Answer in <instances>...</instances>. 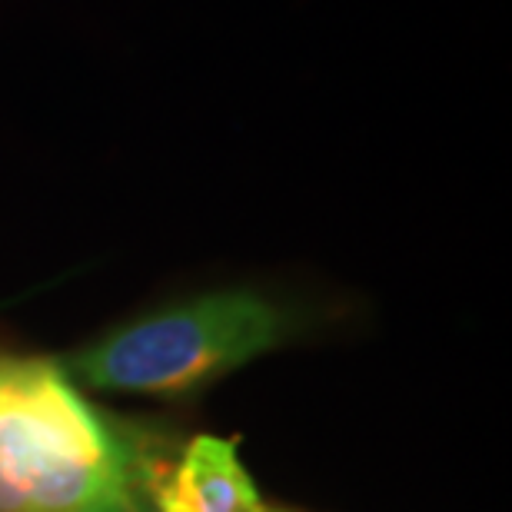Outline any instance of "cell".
Wrapping results in <instances>:
<instances>
[{"label":"cell","mask_w":512,"mask_h":512,"mask_svg":"<svg viewBox=\"0 0 512 512\" xmlns=\"http://www.w3.org/2000/svg\"><path fill=\"white\" fill-rule=\"evenodd\" d=\"M303 330L293 306L253 286H227L137 316L60 356L77 386L187 396L280 350Z\"/></svg>","instance_id":"2"},{"label":"cell","mask_w":512,"mask_h":512,"mask_svg":"<svg viewBox=\"0 0 512 512\" xmlns=\"http://www.w3.org/2000/svg\"><path fill=\"white\" fill-rule=\"evenodd\" d=\"M153 512H300L270 503L233 439L193 436L153 489Z\"/></svg>","instance_id":"3"},{"label":"cell","mask_w":512,"mask_h":512,"mask_svg":"<svg viewBox=\"0 0 512 512\" xmlns=\"http://www.w3.org/2000/svg\"><path fill=\"white\" fill-rule=\"evenodd\" d=\"M167 469L60 360L0 350V512H153Z\"/></svg>","instance_id":"1"}]
</instances>
